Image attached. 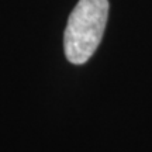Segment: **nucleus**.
I'll list each match as a JSON object with an SVG mask.
<instances>
[{
  "mask_svg": "<svg viewBox=\"0 0 152 152\" xmlns=\"http://www.w3.org/2000/svg\"><path fill=\"white\" fill-rule=\"evenodd\" d=\"M109 0H79L72 10L64 34L68 61L82 65L92 58L102 42L107 18Z\"/></svg>",
  "mask_w": 152,
  "mask_h": 152,
  "instance_id": "obj_1",
  "label": "nucleus"
}]
</instances>
